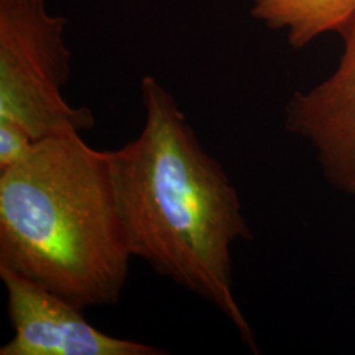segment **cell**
Here are the masks:
<instances>
[{
	"label": "cell",
	"mask_w": 355,
	"mask_h": 355,
	"mask_svg": "<svg viewBox=\"0 0 355 355\" xmlns=\"http://www.w3.org/2000/svg\"><path fill=\"white\" fill-rule=\"evenodd\" d=\"M132 258L110 150L57 135L0 171V268L85 309L121 299Z\"/></svg>",
	"instance_id": "7a4b0ae2"
},
{
	"label": "cell",
	"mask_w": 355,
	"mask_h": 355,
	"mask_svg": "<svg viewBox=\"0 0 355 355\" xmlns=\"http://www.w3.org/2000/svg\"><path fill=\"white\" fill-rule=\"evenodd\" d=\"M141 99L140 135L110 150L132 254L216 306L255 350L253 331L233 292L232 246L252 239L239 191L155 76L142 78Z\"/></svg>",
	"instance_id": "6da1fadb"
},
{
	"label": "cell",
	"mask_w": 355,
	"mask_h": 355,
	"mask_svg": "<svg viewBox=\"0 0 355 355\" xmlns=\"http://www.w3.org/2000/svg\"><path fill=\"white\" fill-rule=\"evenodd\" d=\"M33 142L21 128L8 121H0V171L23 158Z\"/></svg>",
	"instance_id": "52a82bcc"
},
{
	"label": "cell",
	"mask_w": 355,
	"mask_h": 355,
	"mask_svg": "<svg viewBox=\"0 0 355 355\" xmlns=\"http://www.w3.org/2000/svg\"><path fill=\"white\" fill-rule=\"evenodd\" d=\"M67 20L45 0H0V121L35 141L95 125L87 107H73L62 89L71 71Z\"/></svg>",
	"instance_id": "3957f363"
},
{
	"label": "cell",
	"mask_w": 355,
	"mask_h": 355,
	"mask_svg": "<svg viewBox=\"0 0 355 355\" xmlns=\"http://www.w3.org/2000/svg\"><path fill=\"white\" fill-rule=\"evenodd\" d=\"M13 337L0 355H165L148 343L103 333L62 296L0 268Z\"/></svg>",
	"instance_id": "277c9868"
},
{
	"label": "cell",
	"mask_w": 355,
	"mask_h": 355,
	"mask_svg": "<svg viewBox=\"0 0 355 355\" xmlns=\"http://www.w3.org/2000/svg\"><path fill=\"white\" fill-rule=\"evenodd\" d=\"M341 36L343 57L336 71L313 89L292 96L286 128L313 146L334 189L355 195V17Z\"/></svg>",
	"instance_id": "5b68a950"
},
{
	"label": "cell",
	"mask_w": 355,
	"mask_h": 355,
	"mask_svg": "<svg viewBox=\"0 0 355 355\" xmlns=\"http://www.w3.org/2000/svg\"><path fill=\"white\" fill-rule=\"evenodd\" d=\"M250 12L271 29H282L288 44L302 49L318 36L341 35L355 17V0H249Z\"/></svg>",
	"instance_id": "8992f818"
}]
</instances>
